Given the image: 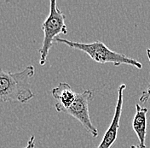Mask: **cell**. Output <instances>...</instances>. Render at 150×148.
Wrapping results in <instances>:
<instances>
[{"mask_svg":"<svg viewBox=\"0 0 150 148\" xmlns=\"http://www.w3.org/2000/svg\"><path fill=\"white\" fill-rule=\"evenodd\" d=\"M35 74L33 65L18 72L4 71L0 69V102L17 101L26 104L34 97L29 80Z\"/></svg>","mask_w":150,"mask_h":148,"instance_id":"1","label":"cell"},{"mask_svg":"<svg viewBox=\"0 0 150 148\" xmlns=\"http://www.w3.org/2000/svg\"><path fill=\"white\" fill-rule=\"evenodd\" d=\"M55 42L62 43L71 48L79 50L86 53L96 63H100V64L110 63L114 66H120L121 64L131 65L138 69H141L142 68V64L137 60L129 57L125 54L113 51L102 41H95L93 43H79L62 38H56Z\"/></svg>","mask_w":150,"mask_h":148,"instance_id":"2","label":"cell"},{"mask_svg":"<svg viewBox=\"0 0 150 148\" xmlns=\"http://www.w3.org/2000/svg\"><path fill=\"white\" fill-rule=\"evenodd\" d=\"M65 14L57 7L55 0L50 3V14L42 24V30L44 32V39L42 46L39 49V64H45L47 56L50 50L55 42L56 36L59 34H67V27L65 24Z\"/></svg>","mask_w":150,"mask_h":148,"instance_id":"3","label":"cell"},{"mask_svg":"<svg viewBox=\"0 0 150 148\" xmlns=\"http://www.w3.org/2000/svg\"><path fill=\"white\" fill-rule=\"evenodd\" d=\"M93 99V93L91 90H84V92L77 93L76 99L73 104L64 111L78 120L90 133L92 137L96 138L98 136V130L95 127L91 119L89 112V104Z\"/></svg>","mask_w":150,"mask_h":148,"instance_id":"4","label":"cell"},{"mask_svg":"<svg viewBox=\"0 0 150 148\" xmlns=\"http://www.w3.org/2000/svg\"><path fill=\"white\" fill-rule=\"evenodd\" d=\"M125 88H126L125 84H121L118 88V99L116 103L112 120L108 129L105 132L103 139L100 142L97 148H111L118 138V132L120 129V122L123 105H124V93Z\"/></svg>","mask_w":150,"mask_h":148,"instance_id":"5","label":"cell"},{"mask_svg":"<svg viewBox=\"0 0 150 148\" xmlns=\"http://www.w3.org/2000/svg\"><path fill=\"white\" fill-rule=\"evenodd\" d=\"M51 94L56 100L55 108L57 112H64L74 102L77 93L67 82H61L51 90Z\"/></svg>","mask_w":150,"mask_h":148,"instance_id":"6","label":"cell"},{"mask_svg":"<svg viewBox=\"0 0 150 148\" xmlns=\"http://www.w3.org/2000/svg\"><path fill=\"white\" fill-rule=\"evenodd\" d=\"M148 108L142 107L140 104H136V114L132 122V129L136 133L139 140V148H146V134H147V114Z\"/></svg>","mask_w":150,"mask_h":148,"instance_id":"7","label":"cell"},{"mask_svg":"<svg viewBox=\"0 0 150 148\" xmlns=\"http://www.w3.org/2000/svg\"><path fill=\"white\" fill-rule=\"evenodd\" d=\"M147 55H148V58H149V61L150 64V48L147 49ZM150 99V79H149V86L147 87V89H145L140 96V99H139V101L141 103H146Z\"/></svg>","mask_w":150,"mask_h":148,"instance_id":"8","label":"cell"},{"mask_svg":"<svg viewBox=\"0 0 150 148\" xmlns=\"http://www.w3.org/2000/svg\"><path fill=\"white\" fill-rule=\"evenodd\" d=\"M34 147H35V136H34V135H32V136L30 137L29 140H28L27 147H25L24 148H34Z\"/></svg>","mask_w":150,"mask_h":148,"instance_id":"9","label":"cell"},{"mask_svg":"<svg viewBox=\"0 0 150 148\" xmlns=\"http://www.w3.org/2000/svg\"><path fill=\"white\" fill-rule=\"evenodd\" d=\"M131 148H139L138 147H136V146H131Z\"/></svg>","mask_w":150,"mask_h":148,"instance_id":"10","label":"cell"}]
</instances>
